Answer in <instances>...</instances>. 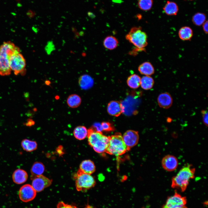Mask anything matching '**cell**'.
<instances>
[{"mask_svg": "<svg viewBox=\"0 0 208 208\" xmlns=\"http://www.w3.org/2000/svg\"><path fill=\"white\" fill-rule=\"evenodd\" d=\"M20 52L18 47L10 41L4 42L0 46V75H10L11 70L10 66V58L14 53Z\"/></svg>", "mask_w": 208, "mask_h": 208, "instance_id": "6da1fadb", "label": "cell"}, {"mask_svg": "<svg viewBox=\"0 0 208 208\" xmlns=\"http://www.w3.org/2000/svg\"><path fill=\"white\" fill-rule=\"evenodd\" d=\"M195 172V169L191 164L186 165L172 178L171 187L184 192L189 184L190 180L194 178Z\"/></svg>", "mask_w": 208, "mask_h": 208, "instance_id": "7a4b0ae2", "label": "cell"}, {"mask_svg": "<svg viewBox=\"0 0 208 208\" xmlns=\"http://www.w3.org/2000/svg\"><path fill=\"white\" fill-rule=\"evenodd\" d=\"M88 144L97 153H102L106 152L109 144V137L91 128L88 129Z\"/></svg>", "mask_w": 208, "mask_h": 208, "instance_id": "3957f363", "label": "cell"}, {"mask_svg": "<svg viewBox=\"0 0 208 208\" xmlns=\"http://www.w3.org/2000/svg\"><path fill=\"white\" fill-rule=\"evenodd\" d=\"M126 39L136 48L144 51L148 44L147 36L140 27H132L125 36Z\"/></svg>", "mask_w": 208, "mask_h": 208, "instance_id": "277c9868", "label": "cell"}, {"mask_svg": "<svg viewBox=\"0 0 208 208\" xmlns=\"http://www.w3.org/2000/svg\"><path fill=\"white\" fill-rule=\"evenodd\" d=\"M109 137V144L106 151L107 153L118 156L129 150L125 144L120 133H118Z\"/></svg>", "mask_w": 208, "mask_h": 208, "instance_id": "5b68a950", "label": "cell"}, {"mask_svg": "<svg viewBox=\"0 0 208 208\" xmlns=\"http://www.w3.org/2000/svg\"><path fill=\"white\" fill-rule=\"evenodd\" d=\"M75 186L78 191H85L94 187L95 180L91 174H86L79 169L74 175Z\"/></svg>", "mask_w": 208, "mask_h": 208, "instance_id": "8992f818", "label": "cell"}, {"mask_svg": "<svg viewBox=\"0 0 208 208\" xmlns=\"http://www.w3.org/2000/svg\"><path fill=\"white\" fill-rule=\"evenodd\" d=\"M26 66L25 60L20 52L12 55L10 60V66L15 75L19 74L24 75L25 73Z\"/></svg>", "mask_w": 208, "mask_h": 208, "instance_id": "52a82bcc", "label": "cell"}, {"mask_svg": "<svg viewBox=\"0 0 208 208\" xmlns=\"http://www.w3.org/2000/svg\"><path fill=\"white\" fill-rule=\"evenodd\" d=\"M187 199L177 192L168 197L162 208H180L185 206Z\"/></svg>", "mask_w": 208, "mask_h": 208, "instance_id": "ba28073f", "label": "cell"}, {"mask_svg": "<svg viewBox=\"0 0 208 208\" xmlns=\"http://www.w3.org/2000/svg\"><path fill=\"white\" fill-rule=\"evenodd\" d=\"M18 194L21 200L24 202H27L35 198L36 195V192L32 185L26 184L21 187Z\"/></svg>", "mask_w": 208, "mask_h": 208, "instance_id": "9c48e42d", "label": "cell"}, {"mask_svg": "<svg viewBox=\"0 0 208 208\" xmlns=\"http://www.w3.org/2000/svg\"><path fill=\"white\" fill-rule=\"evenodd\" d=\"M32 180V186L37 192H40L50 186L52 181L42 175L35 177Z\"/></svg>", "mask_w": 208, "mask_h": 208, "instance_id": "30bf717a", "label": "cell"}, {"mask_svg": "<svg viewBox=\"0 0 208 208\" xmlns=\"http://www.w3.org/2000/svg\"><path fill=\"white\" fill-rule=\"evenodd\" d=\"M122 137L125 144L129 149L137 145L139 139L138 132L131 130L126 131Z\"/></svg>", "mask_w": 208, "mask_h": 208, "instance_id": "8fae6325", "label": "cell"}, {"mask_svg": "<svg viewBox=\"0 0 208 208\" xmlns=\"http://www.w3.org/2000/svg\"><path fill=\"white\" fill-rule=\"evenodd\" d=\"M161 162L163 168L169 172L175 170L178 165L177 158L174 156L170 155H167L164 157L162 159Z\"/></svg>", "mask_w": 208, "mask_h": 208, "instance_id": "7c38bea8", "label": "cell"}, {"mask_svg": "<svg viewBox=\"0 0 208 208\" xmlns=\"http://www.w3.org/2000/svg\"><path fill=\"white\" fill-rule=\"evenodd\" d=\"M124 111V107L122 105L117 101H113L108 104L107 111L110 115L118 117Z\"/></svg>", "mask_w": 208, "mask_h": 208, "instance_id": "4fadbf2b", "label": "cell"}, {"mask_svg": "<svg viewBox=\"0 0 208 208\" xmlns=\"http://www.w3.org/2000/svg\"><path fill=\"white\" fill-rule=\"evenodd\" d=\"M159 106L164 109H168L172 106L173 100L170 94L167 92L160 94L157 99Z\"/></svg>", "mask_w": 208, "mask_h": 208, "instance_id": "5bb4252c", "label": "cell"}, {"mask_svg": "<svg viewBox=\"0 0 208 208\" xmlns=\"http://www.w3.org/2000/svg\"><path fill=\"white\" fill-rule=\"evenodd\" d=\"M28 174L25 170L20 169L16 170L13 173L12 178L15 183L20 184L25 182L28 178Z\"/></svg>", "mask_w": 208, "mask_h": 208, "instance_id": "9a60e30c", "label": "cell"}, {"mask_svg": "<svg viewBox=\"0 0 208 208\" xmlns=\"http://www.w3.org/2000/svg\"><path fill=\"white\" fill-rule=\"evenodd\" d=\"M79 169L84 173L91 174L95 172L96 168L92 161L90 160H86L81 163Z\"/></svg>", "mask_w": 208, "mask_h": 208, "instance_id": "2e32d148", "label": "cell"}, {"mask_svg": "<svg viewBox=\"0 0 208 208\" xmlns=\"http://www.w3.org/2000/svg\"><path fill=\"white\" fill-rule=\"evenodd\" d=\"M138 70L141 74L146 76L151 75L155 72L153 66L149 62H145L141 64L138 67Z\"/></svg>", "mask_w": 208, "mask_h": 208, "instance_id": "e0dca14e", "label": "cell"}, {"mask_svg": "<svg viewBox=\"0 0 208 208\" xmlns=\"http://www.w3.org/2000/svg\"><path fill=\"white\" fill-rule=\"evenodd\" d=\"M45 169L44 165L42 163L39 162H35L31 168V179L32 180L35 177L42 175Z\"/></svg>", "mask_w": 208, "mask_h": 208, "instance_id": "ac0fdd59", "label": "cell"}, {"mask_svg": "<svg viewBox=\"0 0 208 208\" xmlns=\"http://www.w3.org/2000/svg\"><path fill=\"white\" fill-rule=\"evenodd\" d=\"M79 83L81 88L84 89H87L92 87L94 81L92 78L90 76L85 74L79 77Z\"/></svg>", "mask_w": 208, "mask_h": 208, "instance_id": "d6986e66", "label": "cell"}, {"mask_svg": "<svg viewBox=\"0 0 208 208\" xmlns=\"http://www.w3.org/2000/svg\"><path fill=\"white\" fill-rule=\"evenodd\" d=\"M178 35L180 39L183 40H190L192 37L193 32L190 27L184 26L179 30Z\"/></svg>", "mask_w": 208, "mask_h": 208, "instance_id": "ffe728a7", "label": "cell"}, {"mask_svg": "<svg viewBox=\"0 0 208 208\" xmlns=\"http://www.w3.org/2000/svg\"><path fill=\"white\" fill-rule=\"evenodd\" d=\"M118 42L116 38L112 36H108L104 39L103 42L104 47L106 49L112 50L116 48Z\"/></svg>", "mask_w": 208, "mask_h": 208, "instance_id": "44dd1931", "label": "cell"}, {"mask_svg": "<svg viewBox=\"0 0 208 208\" xmlns=\"http://www.w3.org/2000/svg\"><path fill=\"white\" fill-rule=\"evenodd\" d=\"M163 10L167 14L174 15L177 14L178 10V7L175 3L168 1L163 8Z\"/></svg>", "mask_w": 208, "mask_h": 208, "instance_id": "7402d4cb", "label": "cell"}, {"mask_svg": "<svg viewBox=\"0 0 208 208\" xmlns=\"http://www.w3.org/2000/svg\"><path fill=\"white\" fill-rule=\"evenodd\" d=\"M21 146L24 151L30 152L37 149V144L35 141L24 139L21 141Z\"/></svg>", "mask_w": 208, "mask_h": 208, "instance_id": "603a6c76", "label": "cell"}, {"mask_svg": "<svg viewBox=\"0 0 208 208\" xmlns=\"http://www.w3.org/2000/svg\"><path fill=\"white\" fill-rule=\"evenodd\" d=\"M141 78L138 75L134 74L129 76L127 80L128 85L133 89L138 88L140 85Z\"/></svg>", "mask_w": 208, "mask_h": 208, "instance_id": "cb8c5ba5", "label": "cell"}, {"mask_svg": "<svg viewBox=\"0 0 208 208\" xmlns=\"http://www.w3.org/2000/svg\"><path fill=\"white\" fill-rule=\"evenodd\" d=\"M67 103L69 107L72 108H76L80 105L81 99L80 96L77 94H71L68 97Z\"/></svg>", "mask_w": 208, "mask_h": 208, "instance_id": "d4e9b609", "label": "cell"}, {"mask_svg": "<svg viewBox=\"0 0 208 208\" xmlns=\"http://www.w3.org/2000/svg\"><path fill=\"white\" fill-rule=\"evenodd\" d=\"M88 133V130L85 127L80 126L75 129L73 134L76 139L81 140L84 139L87 136Z\"/></svg>", "mask_w": 208, "mask_h": 208, "instance_id": "484cf974", "label": "cell"}, {"mask_svg": "<svg viewBox=\"0 0 208 208\" xmlns=\"http://www.w3.org/2000/svg\"><path fill=\"white\" fill-rule=\"evenodd\" d=\"M154 83L153 79L149 76H143L141 79L140 85L145 90L151 89L153 87Z\"/></svg>", "mask_w": 208, "mask_h": 208, "instance_id": "4316f807", "label": "cell"}, {"mask_svg": "<svg viewBox=\"0 0 208 208\" xmlns=\"http://www.w3.org/2000/svg\"><path fill=\"white\" fill-rule=\"evenodd\" d=\"M206 16L203 13H197L195 14L192 18V21L196 25L200 26L205 21Z\"/></svg>", "mask_w": 208, "mask_h": 208, "instance_id": "83f0119b", "label": "cell"}, {"mask_svg": "<svg viewBox=\"0 0 208 208\" xmlns=\"http://www.w3.org/2000/svg\"><path fill=\"white\" fill-rule=\"evenodd\" d=\"M153 3V0H138V4L140 9L148 11L151 9Z\"/></svg>", "mask_w": 208, "mask_h": 208, "instance_id": "f1b7e54d", "label": "cell"}, {"mask_svg": "<svg viewBox=\"0 0 208 208\" xmlns=\"http://www.w3.org/2000/svg\"><path fill=\"white\" fill-rule=\"evenodd\" d=\"M103 131H113L114 128L111 123L108 122H103L101 123Z\"/></svg>", "mask_w": 208, "mask_h": 208, "instance_id": "f546056e", "label": "cell"}, {"mask_svg": "<svg viewBox=\"0 0 208 208\" xmlns=\"http://www.w3.org/2000/svg\"><path fill=\"white\" fill-rule=\"evenodd\" d=\"M55 49V46L52 41L48 42L45 48V51L48 55H50Z\"/></svg>", "mask_w": 208, "mask_h": 208, "instance_id": "4dcf8cb0", "label": "cell"}, {"mask_svg": "<svg viewBox=\"0 0 208 208\" xmlns=\"http://www.w3.org/2000/svg\"><path fill=\"white\" fill-rule=\"evenodd\" d=\"M204 124L207 127L208 126V111L207 110H203L201 111Z\"/></svg>", "mask_w": 208, "mask_h": 208, "instance_id": "1f68e13d", "label": "cell"}, {"mask_svg": "<svg viewBox=\"0 0 208 208\" xmlns=\"http://www.w3.org/2000/svg\"><path fill=\"white\" fill-rule=\"evenodd\" d=\"M57 208H77L74 205L66 204L63 202H60L57 204Z\"/></svg>", "mask_w": 208, "mask_h": 208, "instance_id": "d6a6232c", "label": "cell"}, {"mask_svg": "<svg viewBox=\"0 0 208 208\" xmlns=\"http://www.w3.org/2000/svg\"><path fill=\"white\" fill-rule=\"evenodd\" d=\"M92 129L96 131L101 133L103 131L101 124L98 123H95Z\"/></svg>", "mask_w": 208, "mask_h": 208, "instance_id": "836d02e7", "label": "cell"}, {"mask_svg": "<svg viewBox=\"0 0 208 208\" xmlns=\"http://www.w3.org/2000/svg\"><path fill=\"white\" fill-rule=\"evenodd\" d=\"M203 30L204 32L207 34L208 33V21H206L203 24Z\"/></svg>", "mask_w": 208, "mask_h": 208, "instance_id": "e575fe53", "label": "cell"}, {"mask_svg": "<svg viewBox=\"0 0 208 208\" xmlns=\"http://www.w3.org/2000/svg\"><path fill=\"white\" fill-rule=\"evenodd\" d=\"M56 151L59 155L63 154L64 153V152L63 151L62 147V146H59L58 147Z\"/></svg>", "mask_w": 208, "mask_h": 208, "instance_id": "d590c367", "label": "cell"}, {"mask_svg": "<svg viewBox=\"0 0 208 208\" xmlns=\"http://www.w3.org/2000/svg\"><path fill=\"white\" fill-rule=\"evenodd\" d=\"M34 122L32 120L30 119L27 121V123H26V125L27 126H31L32 125H34Z\"/></svg>", "mask_w": 208, "mask_h": 208, "instance_id": "8d00e7d4", "label": "cell"}, {"mask_svg": "<svg viewBox=\"0 0 208 208\" xmlns=\"http://www.w3.org/2000/svg\"><path fill=\"white\" fill-rule=\"evenodd\" d=\"M88 15L91 18H94L95 17V16L91 12H88Z\"/></svg>", "mask_w": 208, "mask_h": 208, "instance_id": "74e56055", "label": "cell"}, {"mask_svg": "<svg viewBox=\"0 0 208 208\" xmlns=\"http://www.w3.org/2000/svg\"><path fill=\"white\" fill-rule=\"evenodd\" d=\"M180 208H187L185 206L183 207Z\"/></svg>", "mask_w": 208, "mask_h": 208, "instance_id": "f35d334b", "label": "cell"}, {"mask_svg": "<svg viewBox=\"0 0 208 208\" xmlns=\"http://www.w3.org/2000/svg\"></svg>", "mask_w": 208, "mask_h": 208, "instance_id": "ab89813d", "label": "cell"}]
</instances>
